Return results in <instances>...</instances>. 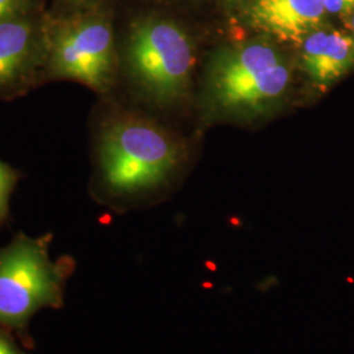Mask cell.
<instances>
[{"instance_id": "cell-1", "label": "cell", "mask_w": 354, "mask_h": 354, "mask_svg": "<svg viewBox=\"0 0 354 354\" xmlns=\"http://www.w3.org/2000/svg\"><path fill=\"white\" fill-rule=\"evenodd\" d=\"M178 147L150 120L124 115L102 129L99 168L105 192L134 198L160 188L178 163Z\"/></svg>"}, {"instance_id": "cell-2", "label": "cell", "mask_w": 354, "mask_h": 354, "mask_svg": "<svg viewBox=\"0 0 354 354\" xmlns=\"http://www.w3.org/2000/svg\"><path fill=\"white\" fill-rule=\"evenodd\" d=\"M50 236L30 238L19 234L0 248V326L21 329L42 308L64 304V283L71 266L54 261Z\"/></svg>"}, {"instance_id": "cell-3", "label": "cell", "mask_w": 354, "mask_h": 354, "mask_svg": "<svg viewBox=\"0 0 354 354\" xmlns=\"http://www.w3.org/2000/svg\"><path fill=\"white\" fill-rule=\"evenodd\" d=\"M194 59L189 36L174 21L147 17L134 24L130 32L129 73L153 102L172 104L185 95Z\"/></svg>"}, {"instance_id": "cell-4", "label": "cell", "mask_w": 354, "mask_h": 354, "mask_svg": "<svg viewBox=\"0 0 354 354\" xmlns=\"http://www.w3.org/2000/svg\"><path fill=\"white\" fill-rule=\"evenodd\" d=\"M283 57L266 42L222 51L213 62L210 83L215 102L231 112H261L279 100L290 84Z\"/></svg>"}, {"instance_id": "cell-5", "label": "cell", "mask_w": 354, "mask_h": 354, "mask_svg": "<svg viewBox=\"0 0 354 354\" xmlns=\"http://www.w3.org/2000/svg\"><path fill=\"white\" fill-rule=\"evenodd\" d=\"M45 74L106 92L113 82L117 57L112 26L99 15H77L46 29Z\"/></svg>"}, {"instance_id": "cell-6", "label": "cell", "mask_w": 354, "mask_h": 354, "mask_svg": "<svg viewBox=\"0 0 354 354\" xmlns=\"http://www.w3.org/2000/svg\"><path fill=\"white\" fill-rule=\"evenodd\" d=\"M48 35L28 16L0 21V97L26 89L45 71Z\"/></svg>"}, {"instance_id": "cell-7", "label": "cell", "mask_w": 354, "mask_h": 354, "mask_svg": "<svg viewBox=\"0 0 354 354\" xmlns=\"http://www.w3.org/2000/svg\"><path fill=\"white\" fill-rule=\"evenodd\" d=\"M301 66L313 86L327 92L354 70V38L349 32L323 26L299 45Z\"/></svg>"}, {"instance_id": "cell-8", "label": "cell", "mask_w": 354, "mask_h": 354, "mask_svg": "<svg viewBox=\"0 0 354 354\" xmlns=\"http://www.w3.org/2000/svg\"><path fill=\"white\" fill-rule=\"evenodd\" d=\"M324 0H253V26L285 42L301 45L308 35L326 24Z\"/></svg>"}, {"instance_id": "cell-9", "label": "cell", "mask_w": 354, "mask_h": 354, "mask_svg": "<svg viewBox=\"0 0 354 354\" xmlns=\"http://www.w3.org/2000/svg\"><path fill=\"white\" fill-rule=\"evenodd\" d=\"M17 180L19 175L12 167L0 160V223L8 215L11 194L16 187Z\"/></svg>"}, {"instance_id": "cell-10", "label": "cell", "mask_w": 354, "mask_h": 354, "mask_svg": "<svg viewBox=\"0 0 354 354\" xmlns=\"http://www.w3.org/2000/svg\"><path fill=\"white\" fill-rule=\"evenodd\" d=\"M35 0H0V21L28 15Z\"/></svg>"}, {"instance_id": "cell-11", "label": "cell", "mask_w": 354, "mask_h": 354, "mask_svg": "<svg viewBox=\"0 0 354 354\" xmlns=\"http://www.w3.org/2000/svg\"><path fill=\"white\" fill-rule=\"evenodd\" d=\"M327 15L337 16L345 23L354 15V0H324Z\"/></svg>"}, {"instance_id": "cell-12", "label": "cell", "mask_w": 354, "mask_h": 354, "mask_svg": "<svg viewBox=\"0 0 354 354\" xmlns=\"http://www.w3.org/2000/svg\"><path fill=\"white\" fill-rule=\"evenodd\" d=\"M0 354H26L23 352L12 339L0 330Z\"/></svg>"}, {"instance_id": "cell-13", "label": "cell", "mask_w": 354, "mask_h": 354, "mask_svg": "<svg viewBox=\"0 0 354 354\" xmlns=\"http://www.w3.org/2000/svg\"><path fill=\"white\" fill-rule=\"evenodd\" d=\"M346 24H348V28H349V33H351L352 37L354 38V15L346 21Z\"/></svg>"}, {"instance_id": "cell-14", "label": "cell", "mask_w": 354, "mask_h": 354, "mask_svg": "<svg viewBox=\"0 0 354 354\" xmlns=\"http://www.w3.org/2000/svg\"><path fill=\"white\" fill-rule=\"evenodd\" d=\"M71 3H83V1H87V0H68Z\"/></svg>"}]
</instances>
